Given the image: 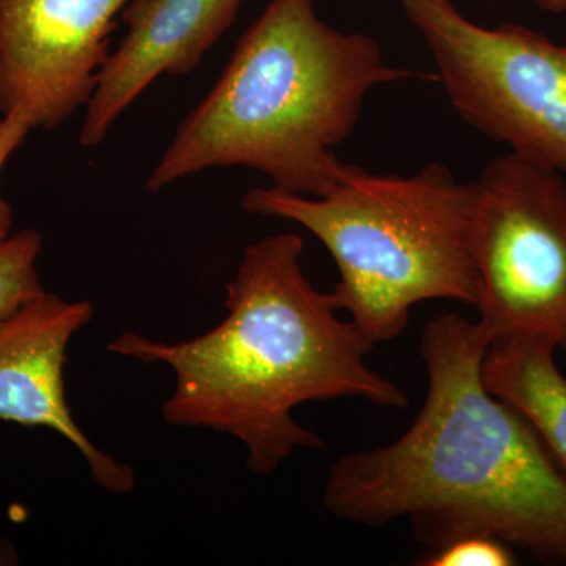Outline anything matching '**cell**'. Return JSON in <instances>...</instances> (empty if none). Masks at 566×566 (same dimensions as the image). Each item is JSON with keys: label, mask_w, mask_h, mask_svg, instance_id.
Returning a JSON list of instances; mask_svg holds the SVG:
<instances>
[{"label": "cell", "mask_w": 566, "mask_h": 566, "mask_svg": "<svg viewBox=\"0 0 566 566\" xmlns=\"http://www.w3.org/2000/svg\"><path fill=\"white\" fill-rule=\"evenodd\" d=\"M245 0H128L126 25L87 104L80 144H102L115 120L161 74L191 73L229 32Z\"/></svg>", "instance_id": "9c48e42d"}, {"label": "cell", "mask_w": 566, "mask_h": 566, "mask_svg": "<svg viewBox=\"0 0 566 566\" xmlns=\"http://www.w3.org/2000/svg\"><path fill=\"white\" fill-rule=\"evenodd\" d=\"M41 249L36 230L11 234L0 243V323L44 293L36 270Z\"/></svg>", "instance_id": "8fae6325"}, {"label": "cell", "mask_w": 566, "mask_h": 566, "mask_svg": "<svg viewBox=\"0 0 566 566\" xmlns=\"http://www.w3.org/2000/svg\"><path fill=\"white\" fill-rule=\"evenodd\" d=\"M412 76L389 65L371 36L324 22L315 0H270L178 126L147 189L238 166L282 191L326 196L352 172L334 148L356 128L368 93Z\"/></svg>", "instance_id": "3957f363"}, {"label": "cell", "mask_w": 566, "mask_h": 566, "mask_svg": "<svg viewBox=\"0 0 566 566\" xmlns=\"http://www.w3.org/2000/svg\"><path fill=\"white\" fill-rule=\"evenodd\" d=\"M536 7L549 11V13H562L566 11V0H534Z\"/></svg>", "instance_id": "5bb4252c"}, {"label": "cell", "mask_w": 566, "mask_h": 566, "mask_svg": "<svg viewBox=\"0 0 566 566\" xmlns=\"http://www.w3.org/2000/svg\"><path fill=\"white\" fill-rule=\"evenodd\" d=\"M303 252L296 233L249 244L226 285L227 316L210 333L175 345L123 333L107 346L142 363L166 364L175 389L164 420L232 434L256 475L271 474L301 447L324 449L323 439L294 419L300 405L335 398L385 408L409 403L400 387L365 364L376 345L338 318L333 293L312 285Z\"/></svg>", "instance_id": "7a4b0ae2"}, {"label": "cell", "mask_w": 566, "mask_h": 566, "mask_svg": "<svg viewBox=\"0 0 566 566\" xmlns=\"http://www.w3.org/2000/svg\"><path fill=\"white\" fill-rule=\"evenodd\" d=\"M494 342L485 323L460 315L427 323L419 416L392 444L335 461L327 512L367 527L406 517L433 551L486 535L566 566V474L531 424L483 385Z\"/></svg>", "instance_id": "6da1fadb"}, {"label": "cell", "mask_w": 566, "mask_h": 566, "mask_svg": "<svg viewBox=\"0 0 566 566\" xmlns=\"http://www.w3.org/2000/svg\"><path fill=\"white\" fill-rule=\"evenodd\" d=\"M557 346L538 335L494 342L482 365L483 385L523 417L566 474V378Z\"/></svg>", "instance_id": "30bf717a"}, {"label": "cell", "mask_w": 566, "mask_h": 566, "mask_svg": "<svg viewBox=\"0 0 566 566\" xmlns=\"http://www.w3.org/2000/svg\"><path fill=\"white\" fill-rule=\"evenodd\" d=\"M241 207L300 223L322 241L340 274L338 308L375 345L403 334L423 301L476 304L474 188L442 164L411 177H376L354 166L326 196L273 186L251 189Z\"/></svg>", "instance_id": "277c9868"}, {"label": "cell", "mask_w": 566, "mask_h": 566, "mask_svg": "<svg viewBox=\"0 0 566 566\" xmlns=\"http://www.w3.org/2000/svg\"><path fill=\"white\" fill-rule=\"evenodd\" d=\"M516 564L512 549L493 536L474 535L457 539L434 551L424 566H512Z\"/></svg>", "instance_id": "7c38bea8"}, {"label": "cell", "mask_w": 566, "mask_h": 566, "mask_svg": "<svg viewBox=\"0 0 566 566\" xmlns=\"http://www.w3.org/2000/svg\"><path fill=\"white\" fill-rule=\"evenodd\" d=\"M472 188L480 322L495 342L538 335L566 349L564 174L509 153Z\"/></svg>", "instance_id": "8992f818"}, {"label": "cell", "mask_w": 566, "mask_h": 566, "mask_svg": "<svg viewBox=\"0 0 566 566\" xmlns=\"http://www.w3.org/2000/svg\"><path fill=\"white\" fill-rule=\"evenodd\" d=\"M450 103L510 153L566 174V44L520 24L485 28L450 0H400Z\"/></svg>", "instance_id": "5b68a950"}, {"label": "cell", "mask_w": 566, "mask_h": 566, "mask_svg": "<svg viewBox=\"0 0 566 566\" xmlns=\"http://www.w3.org/2000/svg\"><path fill=\"white\" fill-rule=\"evenodd\" d=\"M32 132L31 123L21 112H10L0 118V174L14 151L24 144L25 137ZM13 211L10 203L0 193V243L11 237Z\"/></svg>", "instance_id": "4fadbf2b"}, {"label": "cell", "mask_w": 566, "mask_h": 566, "mask_svg": "<svg viewBox=\"0 0 566 566\" xmlns=\"http://www.w3.org/2000/svg\"><path fill=\"white\" fill-rule=\"evenodd\" d=\"M128 0H0V115L59 128L91 102Z\"/></svg>", "instance_id": "52a82bcc"}, {"label": "cell", "mask_w": 566, "mask_h": 566, "mask_svg": "<svg viewBox=\"0 0 566 566\" xmlns=\"http://www.w3.org/2000/svg\"><path fill=\"white\" fill-rule=\"evenodd\" d=\"M92 315L87 301L69 303L44 292L0 323V420L50 428L80 450L99 486L129 493L136 485L132 465L93 444L66 403V348Z\"/></svg>", "instance_id": "ba28073f"}]
</instances>
